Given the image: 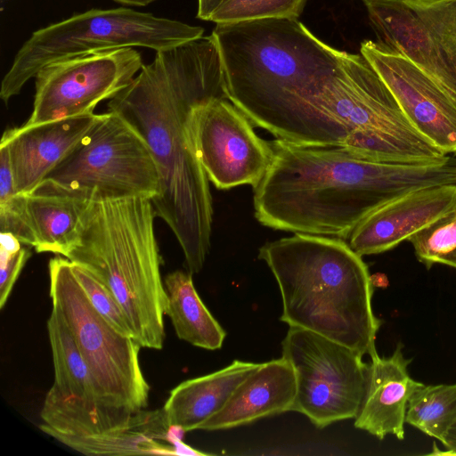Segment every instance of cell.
<instances>
[{
	"instance_id": "1f68e13d",
	"label": "cell",
	"mask_w": 456,
	"mask_h": 456,
	"mask_svg": "<svg viewBox=\"0 0 456 456\" xmlns=\"http://www.w3.org/2000/svg\"><path fill=\"white\" fill-rule=\"evenodd\" d=\"M441 442L445 451L438 452L439 454L456 455V420L448 429Z\"/></svg>"
},
{
	"instance_id": "6da1fadb",
	"label": "cell",
	"mask_w": 456,
	"mask_h": 456,
	"mask_svg": "<svg viewBox=\"0 0 456 456\" xmlns=\"http://www.w3.org/2000/svg\"><path fill=\"white\" fill-rule=\"evenodd\" d=\"M226 97L222 61L213 35L158 51L108 109L145 140L159 175L151 199L156 216L171 229L188 272L199 273L210 248L213 222L209 180L190 143L188 116L198 103Z\"/></svg>"
},
{
	"instance_id": "277c9868",
	"label": "cell",
	"mask_w": 456,
	"mask_h": 456,
	"mask_svg": "<svg viewBox=\"0 0 456 456\" xmlns=\"http://www.w3.org/2000/svg\"><path fill=\"white\" fill-rule=\"evenodd\" d=\"M258 258L281 297V321L342 344L361 355L378 354L381 322L372 310L367 265L345 240L307 233L266 242Z\"/></svg>"
},
{
	"instance_id": "7a4b0ae2",
	"label": "cell",
	"mask_w": 456,
	"mask_h": 456,
	"mask_svg": "<svg viewBox=\"0 0 456 456\" xmlns=\"http://www.w3.org/2000/svg\"><path fill=\"white\" fill-rule=\"evenodd\" d=\"M272 163L254 189L257 221L275 230L347 240L369 213L407 192L456 184V159L396 164L342 146L270 142Z\"/></svg>"
},
{
	"instance_id": "9c48e42d",
	"label": "cell",
	"mask_w": 456,
	"mask_h": 456,
	"mask_svg": "<svg viewBox=\"0 0 456 456\" xmlns=\"http://www.w3.org/2000/svg\"><path fill=\"white\" fill-rule=\"evenodd\" d=\"M45 179L88 191L94 200H151L159 189V169L147 142L128 122L110 110L102 113Z\"/></svg>"
},
{
	"instance_id": "4fadbf2b",
	"label": "cell",
	"mask_w": 456,
	"mask_h": 456,
	"mask_svg": "<svg viewBox=\"0 0 456 456\" xmlns=\"http://www.w3.org/2000/svg\"><path fill=\"white\" fill-rule=\"evenodd\" d=\"M54 379L41 410L45 434L96 436L126 427L101 403L90 371L60 313L47 322Z\"/></svg>"
},
{
	"instance_id": "8992f818",
	"label": "cell",
	"mask_w": 456,
	"mask_h": 456,
	"mask_svg": "<svg viewBox=\"0 0 456 456\" xmlns=\"http://www.w3.org/2000/svg\"><path fill=\"white\" fill-rule=\"evenodd\" d=\"M319 107L341 146L373 161L428 164L449 155L419 134L384 81L361 53H343Z\"/></svg>"
},
{
	"instance_id": "d6986e66",
	"label": "cell",
	"mask_w": 456,
	"mask_h": 456,
	"mask_svg": "<svg viewBox=\"0 0 456 456\" xmlns=\"http://www.w3.org/2000/svg\"><path fill=\"white\" fill-rule=\"evenodd\" d=\"M296 393V373L285 358L281 356L262 362L237 387L224 406L200 429H229L290 411Z\"/></svg>"
},
{
	"instance_id": "30bf717a",
	"label": "cell",
	"mask_w": 456,
	"mask_h": 456,
	"mask_svg": "<svg viewBox=\"0 0 456 456\" xmlns=\"http://www.w3.org/2000/svg\"><path fill=\"white\" fill-rule=\"evenodd\" d=\"M281 348L297 379L291 411L304 414L319 428L357 416L368 372L362 355L296 327H289Z\"/></svg>"
},
{
	"instance_id": "7c38bea8",
	"label": "cell",
	"mask_w": 456,
	"mask_h": 456,
	"mask_svg": "<svg viewBox=\"0 0 456 456\" xmlns=\"http://www.w3.org/2000/svg\"><path fill=\"white\" fill-rule=\"evenodd\" d=\"M186 130L209 182L219 190L243 184L254 188L272 163L270 142L256 134L250 120L226 97L196 104Z\"/></svg>"
},
{
	"instance_id": "e575fe53",
	"label": "cell",
	"mask_w": 456,
	"mask_h": 456,
	"mask_svg": "<svg viewBox=\"0 0 456 456\" xmlns=\"http://www.w3.org/2000/svg\"><path fill=\"white\" fill-rule=\"evenodd\" d=\"M116 2L128 4V5H134V6H144L147 5L156 0H114Z\"/></svg>"
},
{
	"instance_id": "3957f363",
	"label": "cell",
	"mask_w": 456,
	"mask_h": 456,
	"mask_svg": "<svg viewBox=\"0 0 456 456\" xmlns=\"http://www.w3.org/2000/svg\"><path fill=\"white\" fill-rule=\"evenodd\" d=\"M224 88L253 124L301 145H341L319 107L344 51L315 37L297 19L216 24Z\"/></svg>"
},
{
	"instance_id": "5bb4252c",
	"label": "cell",
	"mask_w": 456,
	"mask_h": 456,
	"mask_svg": "<svg viewBox=\"0 0 456 456\" xmlns=\"http://www.w3.org/2000/svg\"><path fill=\"white\" fill-rule=\"evenodd\" d=\"M360 53L388 87L412 127L445 154H456V103L425 71L382 42Z\"/></svg>"
},
{
	"instance_id": "f546056e",
	"label": "cell",
	"mask_w": 456,
	"mask_h": 456,
	"mask_svg": "<svg viewBox=\"0 0 456 456\" xmlns=\"http://www.w3.org/2000/svg\"><path fill=\"white\" fill-rule=\"evenodd\" d=\"M30 256L27 247L16 252L0 248V308H3L12 292L24 265Z\"/></svg>"
},
{
	"instance_id": "ac0fdd59",
	"label": "cell",
	"mask_w": 456,
	"mask_h": 456,
	"mask_svg": "<svg viewBox=\"0 0 456 456\" xmlns=\"http://www.w3.org/2000/svg\"><path fill=\"white\" fill-rule=\"evenodd\" d=\"M411 360L403 357L398 344L387 358H370L362 402L354 418V427L379 439L394 435L404 437V423L410 398L424 384L411 378L407 366Z\"/></svg>"
},
{
	"instance_id": "d6a6232c",
	"label": "cell",
	"mask_w": 456,
	"mask_h": 456,
	"mask_svg": "<svg viewBox=\"0 0 456 456\" xmlns=\"http://www.w3.org/2000/svg\"><path fill=\"white\" fill-rule=\"evenodd\" d=\"M21 242L17 237L9 232H1L0 234V248L8 252H16L20 250L22 246Z\"/></svg>"
},
{
	"instance_id": "ba28073f",
	"label": "cell",
	"mask_w": 456,
	"mask_h": 456,
	"mask_svg": "<svg viewBox=\"0 0 456 456\" xmlns=\"http://www.w3.org/2000/svg\"><path fill=\"white\" fill-rule=\"evenodd\" d=\"M50 297L61 315L94 380L102 405L128 423L148 405L150 386L139 362L142 347L115 330L91 305L77 281L71 262L49 261Z\"/></svg>"
},
{
	"instance_id": "7402d4cb",
	"label": "cell",
	"mask_w": 456,
	"mask_h": 456,
	"mask_svg": "<svg viewBox=\"0 0 456 456\" xmlns=\"http://www.w3.org/2000/svg\"><path fill=\"white\" fill-rule=\"evenodd\" d=\"M168 426L163 409L142 410L126 427L101 436H50L86 455H174V448L166 439Z\"/></svg>"
},
{
	"instance_id": "836d02e7",
	"label": "cell",
	"mask_w": 456,
	"mask_h": 456,
	"mask_svg": "<svg viewBox=\"0 0 456 456\" xmlns=\"http://www.w3.org/2000/svg\"><path fill=\"white\" fill-rule=\"evenodd\" d=\"M174 454L178 456H205L208 453L198 451L186 444L183 440L176 441L172 444Z\"/></svg>"
},
{
	"instance_id": "ffe728a7",
	"label": "cell",
	"mask_w": 456,
	"mask_h": 456,
	"mask_svg": "<svg viewBox=\"0 0 456 456\" xmlns=\"http://www.w3.org/2000/svg\"><path fill=\"white\" fill-rule=\"evenodd\" d=\"M27 198L37 238L36 251L66 257L78 240L82 217L93 195L45 179L27 193Z\"/></svg>"
},
{
	"instance_id": "e0dca14e",
	"label": "cell",
	"mask_w": 456,
	"mask_h": 456,
	"mask_svg": "<svg viewBox=\"0 0 456 456\" xmlns=\"http://www.w3.org/2000/svg\"><path fill=\"white\" fill-rule=\"evenodd\" d=\"M382 43L430 76L456 103V71L438 42L400 0H362Z\"/></svg>"
},
{
	"instance_id": "484cf974",
	"label": "cell",
	"mask_w": 456,
	"mask_h": 456,
	"mask_svg": "<svg viewBox=\"0 0 456 456\" xmlns=\"http://www.w3.org/2000/svg\"><path fill=\"white\" fill-rule=\"evenodd\" d=\"M427 267L443 264L456 268V208L434 220L408 240Z\"/></svg>"
},
{
	"instance_id": "4316f807",
	"label": "cell",
	"mask_w": 456,
	"mask_h": 456,
	"mask_svg": "<svg viewBox=\"0 0 456 456\" xmlns=\"http://www.w3.org/2000/svg\"><path fill=\"white\" fill-rule=\"evenodd\" d=\"M307 0H223L208 20L216 24L264 19H297Z\"/></svg>"
},
{
	"instance_id": "8fae6325",
	"label": "cell",
	"mask_w": 456,
	"mask_h": 456,
	"mask_svg": "<svg viewBox=\"0 0 456 456\" xmlns=\"http://www.w3.org/2000/svg\"><path fill=\"white\" fill-rule=\"evenodd\" d=\"M133 47L98 52L50 63L35 76L31 126L92 114L125 89L142 67Z\"/></svg>"
},
{
	"instance_id": "4dcf8cb0",
	"label": "cell",
	"mask_w": 456,
	"mask_h": 456,
	"mask_svg": "<svg viewBox=\"0 0 456 456\" xmlns=\"http://www.w3.org/2000/svg\"><path fill=\"white\" fill-rule=\"evenodd\" d=\"M223 0H198L197 17L208 20L214 11L220 5Z\"/></svg>"
},
{
	"instance_id": "5b68a950",
	"label": "cell",
	"mask_w": 456,
	"mask_h": 456,
	"mask_svg": "<svg viewBox=\"0 0 456 456\" xmlns=\"http://www.w3.org/2000/svg\"><path fill=\"white\" fill-rule=\"evenodd\" d=\"M150 198L92 200L79 237L66 256L94 274L123 308L135 341L159 350L165 339L167 295Z\"/></svg>"
},
{
	"instance_id": "603a6c76",
	"label": "cell",
	"mask_w": 456,
	"mask_h": 456,
	"mask_svg": "<svg viewBox=\"0 0 456 456\" xmlns=\"http://www.w3.org/2000/svg\"><path fill=\"white\" fill-rule=\"evenodd\" d=\"M164 283L167 295V314L177 337L203 349H220L226 332L200 297L192 273L174 271L166 276Z\"/></svg>"
},
{
	"instance_id": "f1b7e54d",
	"label": "cell",
	"mask_w": 456,
	"mask_h": 456,
	"mask_svg": "<svg viewBox=\"0 0 456 456\" xmlns=\"http://www.w3.org/2000/svg\"><path fill=\"white\" fill-rule=\"evenodd\" d=\"M71 269L94 308L118 332L134 338L132 326L110 289L81 265L71 262Z\"/></svg>"
},
{
	"instance_id": "d4e9b609",
	"label": "cell",
	"mask_w": 456,
	"mask_h": 456,
	"mask_svg": "<svg viewBox=\"0 0 456 456\" xmlns=\"http://www.w3.org/2000/svg\"><path fill=\"white\" fill-rule=\"evenodd\" d=\"M0 232L13 234L35 248L37 238L27 193L17 192L6 149L0 146Z\"/></svg>"
},
{
	"instance_id": "52a82bcc",
	"label": "cell",
	"mask_w": 456,
	"mask_h": 456,
	"mask_svg": "<svg viewBox=\"0 0 456 456\" xmlns=\"http://www.w3.org/2000/svg\"><path fill=\"white\" fill-rule=\"evenodd\" d=\"M204 28L130 8L92 9L35 31L4 75L0 97L7 103L45 66L80 55L141 46L156 52L202 37Z\"/></svg>"
},
{
	"instance_id": "83f0119b",
	"label": "cell",
	"mask_w": 456,
	"mask_h": 456,
	"mask_svg": "<svg viewBox=\"0 0 456 456\" xmlns=\"http://www.w3.org/2000/svg\"><path fill=\"white\" fill-rule=\"evenodd\" d=\"M431 31L444 53L456 65V0H400Z\"/></svg>"
},
{
	"instance_id": "9a60e30c",
	"label": "cell",
	"mask_w": 456,
	"mask_h": 456,
	"mask_svg": "<svg viewBox=\"0 0 456 456\" xmlns=\"http://www.w3.org/2000/svg\"><path fill=\"white\" fill-rule=\"evenodd\" d=\"M456 208V184L425 187L374 209L352 230L348 244L360 256L394 248Z\"/></svg>"
},
{
	"instance_id": "44dd1931",
	"label": "cell",
	"mask_w": 456,
	"mask_h": 456,
	"mask_svg": "<svg viewBox=\"0 0 456 456\" xmlns=\"http://www.w3.org/2000/svg\"><path fill=\"white\" fill-rule=\"evenodd\" d=\"M259 364L235 360L213 373L180 383L170 391L162 408L168 425H179L186 432L200 429Z\"/></svg>"
},
{
	"instance_id": "cb8c5ba5",
	"label": "cell",
	"mask_w": 456,
	"mask_h": 456,
	"mask_svg": "<svg viewBox=\"0 0 456 456\" xmlns=\"http://www.w3.org/2000/svg\"><path fill=\"white\" fill-rule=\"evenodd\" d=\"M456 420V384L423 385L409 400L405 422L442 440Z\"/></svg>"
},
{
	"instance_id": "d590c367",
	"label": "cell",
	"mask_w": 456,
	"mask_h": 456,
	"mask_svg": "<svg viewBox=\"0 0 456 456\" xmlns=\"http://www.w3.org/2000/svg\"><path fill=\"white\" fill-rule=\"evenodd\" d=\"M455 71H456V65H455Z\"/></svg>"
},
{
	"instance_id": "2e32d148",
	"label": "cell",
	"mask_w": 456,
	"mask_h": 456,
	"mask_svg": "<svg viewBox=\"0 0 456 456\" xmlns=\"http://www.w3.org/2000/svg\"><path fill=\"white\" fill-rule=\"evenodd\" d=\"M102 114H86L6 130V149L17 192L28 193L77 146Z\"/></svg>"
}]
</instances>
